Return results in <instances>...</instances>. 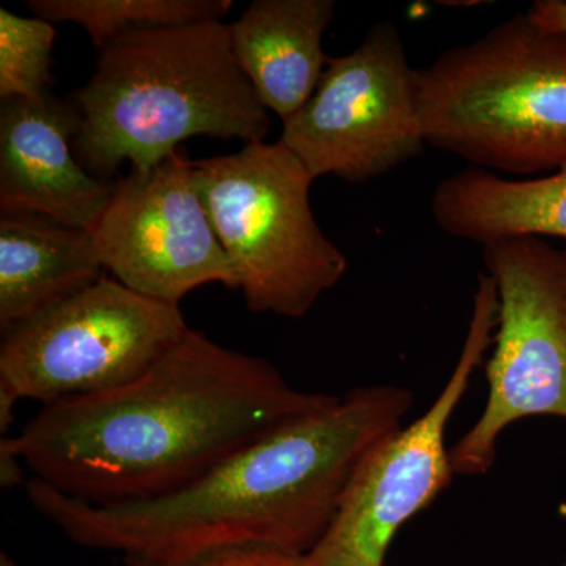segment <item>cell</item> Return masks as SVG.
Instances as JSON below:
<instances>
[{
  "label": "cell",
  "mask_w": 566,
  "mask_h": 566,
  "mask_svg": "<svg viewBox=\"0 0 566 566\" xmlns=\"http://www.w3.org/2000/svg\"><path fill=\"white\" fill-rule=\"evenodd\" d=\"M430 211L442 232L480 245L515 237L566 240V164L527 180L465 167L436 185Z\"/></svg>",
  "instance_id": "14"
},
{
  "label": "cell",
  "mask_w": 566,
  "mask_h": 566,
  "mask_svg": "<svg viewBox=\"0 0 566 566\" xmlns=\"http://www.w3.org/2000/svg\"><path fill=\"white\" fill-rule=\"evenodd\" d=\"M22 461L13 453L0 449V479L3 488H14L20 485L22 480Z\"/></svg>",
  "instance_id": "19"
},
{
  "label": "cell",
  "mask_w": 566,
  "mask_h": 566,
  "mask_svg": "<svg viewBox=\"0 0 566 566\" xmlns=\"http://www.w3.org/2000/svg\"><path fill=\"white\" fill-rule=\"evenodd\" d=\"M71 98L80 111L74 153L104 181L125 163L137 172L158 166L189 137L255 144L271 128L222 21L123 33Z\"/></svg>",
  "instance_id": "3"
},
{
  "label": "cell",
  "mask_w": 566,
  "mask_h": 566,
  "mask_svg": "<svg viewBox=\"0 0 566 566\" xmlns=\"http://www.w3.org/2000/svg\"><path fill=\"white\" fill-rule=\"evenodd\" d=\"M55 31L43 18L0 9V98L36 99L51 92Z\"/></svg>",
  "instance_id": "16"
},
{
  "label": "cell",
  "mask_w": 566,
  "mask_h": 566,
  "mask_svg": "<svg viewBox=\"0 0 566 566\" xmlns=\"http://www.w3.org/2000/svg\"><path fill=\"white\" fill-rule=\"evenodd\" d=\"M334 0H255L229 24L238 65L268 111L283 123L312 98L329 55L323 39Z\"/></svg>",
  "instance_id": "12"
},
{
  "label": "cell",
  "mask_w": 566,
  "mask_h": 566,
  "mask_svg": "<svg viewBox=\"0 0 566 566\" xmlns=\"http://www.w3.org/2000/svg\"><path fill=\"white\" fill-rule=\"evenodd\" d=\"M92 237L104 270L151 300L180 305L208 283L240 290L182 148L145 172L117 178Z\"/></svg>",
  "instance_id": "10"
},
{
  "label": "cell",
  "mask_w": 566,
  "mask_h": 566,
  "mask_svg": "<svg viewBox=\"0 0 566 566\" xmlns=\"http://www.w3.org/2000/svg\"><path fill=\"white\" fill-rule=\"evenodd\" d=\"M35 17L74 22L98 50L133 31L192 22L222 21L232 0H29Z\"/></svg>",
  "instance_id": "15"
},
{
  "label": "cell",
  "mask_w": 566,
  "mask_h": 566,
  "mask_svg": "<svg viewBox=\"0 0 566 566\" xmlns=\"http://www.w3.org/2000/svg\"><path fill=\"white\" fill-rule=\"evenodd\" d=\"M415 401L401 386L354 387L243 447L188 486L148 501L91 504L35 476L25 493L71 542L123 558L170 564L237 547L307 556L357 464L403 427Z\"/></svg>",
  "instance_id": "2"
},
{
  "label": "cell",
  "mask_w": 566,
  "mask_h": 566,
  "mask_svg": "<svg viewBox=\"0 0 566 566\" xmlns=\"http://www.w3.org/2000/svg\"><path fill=\"white\" fill-rule=\"evenodd\" d=\"M126 566H307L305 556L281 553L268 547H237V549L216 551L188 560L159 562L125 558Z\"/></svg>",
  "instance_id": "17"
},
{
  "label": "cell",
  "mask_w": 566,
  "mask_h": 566,
  "mask_svg": "<svg viewBox=\"0 0 566 566\" xmlns=\"http://www.w3.org/2000/svg\"><path fill=\"white\" fill-rule=\"evenodd\" d=\"M80 111L52 92L0 107V208L92 232L114 181L93 177L74 153Z\"/></svg>",
  "instance_id": "11"
},
{
  "label": "cell",
  "mask_w": 566,
  "mask_h": 566,
  "mask_svg": "<svg viewBox=\"0 0 566 566\" xmlns=\"http://www.w3.org/2000/svg\"><path fill=\"white\" fill-rule=\"evenodd\" d=\"M428 147L493 174L566 164V33L513 14L417 69Z\"/></svg>",
  "instance_id": "4"
},
{
  "label": "cell",
  "mask_w": 566,
  "mask_h": 566,
  "mask_svg": "<svg viewBox=\"0 0 566 566\" xmlns=\"http://www.w3.org/2000/svg\"><path fill=\"white\" fill-rule=\"evenodd\" d=\"M337 398L296 389L270 360L189 327L136 381L43 406L0 449L71 497L148 501Z\"/></svg>",
  "instance_id": "1"
},
{
  "label": "cell",
  "mask_w": 566,
  "mask_h": 566,
  "mask_svg": "<svg viewBox=\"0 0 566 566\" xmlns=\"http://www.w3.org/2000/svg\"><path fill=\"white\" fill-rule=\"evenodd\" d=\"M92 232L33 212L0 218V327L35 318L103 277Z\"/></svg>",
  "instance_id": "13"
},
{
  "label": "cell",
  "mask_w": 566,
  "mask_h": 566,
  "mask_svg": "<svg viewBox=\"0 0 566 566\" xmlns=\"http://www.w3.org/2000/svg\"><path fill=\"white\" fill-rule=\"evenodd\" d=\"M497 311L493 279L479 274L463 349L450 378L424 415L360 460L333 521L305 556L307 566H385L398 531L452 485L447 428L493 346Z\"/></svg>",
  "instance_id": "8"
},
{
  "label": "cell",
  "mask_w": 566,
  "mask_h": 566,
  "mask_svg": "<svg viewBox=\"0 0 566 566\" xmlns=\"http://www.w3.org/2000/svg\"><path fill=\"white\" fill-rule=\"evenodd\" d=\"M189 329L180 305L103 275L2 333L0 395L46 406L136 381Z\"/></svg>",
  "instance_id": "7"
},
{
  "label": "cell",
  "mask_w": 566,
  "mask_h": 566,
  "mask_svg": "<svg viewBox=\"0 0 566 566\" xmlns=\"http://www.w3.org/2000/svg\"><path fill=\"white\" fill-rule=\"evenodd\" d=\"M497 290V326L485 365V409L450 447L455 475H485L510 424L528 417L566 420V249L545 238L482 245Z\"/></svg>",
  "instance_id": "6"
},
{
  "label": "cell",
  "mask_w": 566,
  "mask_h": 566,
  "mask_svg": "<svg viewBox=\"0 0 566 566\" xmlns=\"http://www.w3.org/2000/svg\"><path fill=\"white\" fill-rule=\"evenodd\" d=\"M193 178L249 311L304 318L344 279L348 259L312 210L315 177L281 142L193 161Z\"/></svg>",
  "instance_id": "5"
},
{
  "label": "cell",
  "mask_w": 566,
  "mask_h": 566,
  "mask_svg": "<svg viewBox=\"0 0 566 566\" xmlns=\"http://www.w3.org/2000/svg\"><path fill=\"white\" fill-rule=\"evenodd\" d=\"M556 566H566V562H565V564H560V565H556Z\"/></svg>",
  "instance_id": "20"
},
{
  "label": "cell",
  "mask_w": 566,
  "mask_h": 566,
  "mask_svg": "<svg viewBox=\"0 0 566 566\" xmlns=\"http://www.w3.org/2000/svg\"><path fill=\"white\" fill-rule=\"evenodd\" d=\"M527 14L546 31L566 33V0H538Z\"/></svg>",
  "instance_id": "18"
},
{
  "label": "cell",
  "mask_w": 566,
  "mask_h": 566,
  "mask_svg": "<svg viewBox=\"0 0 566 566\" xmlns=\"http://www.w3.org/2000/svg\"><path fill=\"white\" fill-rule=\"evenodd\" d=\"M281 144L314 175L354 185L412 161L428 147L417 104V69L394 22L368 29L356 50L329 57L303 109L283 123Z\"/></svg>",
  "instance_id": "9"
}]
</instances>
